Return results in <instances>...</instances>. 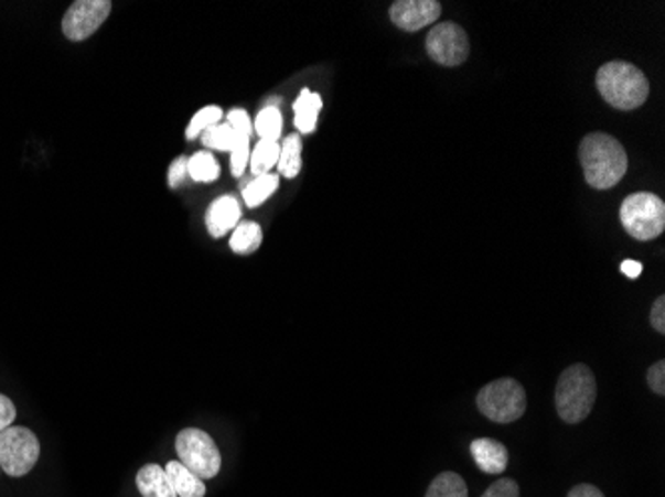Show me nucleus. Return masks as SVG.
I'll return each mask as SVG.
<instances>
[{
  "instance_id": "nucleus-1",
  "label": "nucleus",
  "mask_w": 665,
  "mask_h": 497,
  "mask_svg": "<svg viewBox=\"0 0 665 497\" xmlns=\"http://www.w3.org/2000/svg\"><path fill=\"white\" fill-rule=\"evenodd\" d=\"M583 177L594 190H610L622 182L628 172L624 145L608 133H588L580 143Z\"/></svg>"
},
{
  "instance_id": "nucleus-2",
  "label": "nucleus",
  "mask_w": 665,
  "mask_h": 497,
  "mask_svg": "<svg viewBox=\"0 0 665 497\" xmlns=\"http://www.w3.org/2000/svg\"><path fill=\"white\" fill-rule=\"evenodd\" d=\"M596 86L605 102L618 110H635L650 96V82L644 72L630 62H608L596 74Z\"/></svg>"
},
{
  "instance_id": "nucleus-3",
  "label": "nucleus",
  "mask_w": 665,
  "mask_h": 497,
  "mask_svg": "<svg viewBox=\"0 0 665 497\" xmlns=\"http://www.w3.org/2000/svg\"><path fill=\"white\" fill-rule=\"evenodd\" d=\"M596 376L586 365L568 366L556 385V410L566 424H580L594 410Z\"/></svg>"
},
{
  "instance_id": "nucleus-4",
  "label": "nucleus",
  "mask_w": 665,
  "mask_h": 497,
  "mask_svg": "<svg viewBox=\"0 0 665 497\" xmlns=\"http://www.w3.org/2000/svg\"><path fill=\"white\" fill-rule=\"evenodd\" d=\"M620 222L637 241H652L664 234L665 204L654 193H632L620 207Z\"/></svg>"
},
{
  "instance_id": "nucleus-5",
  "label": "nucleus",
  "mask_w": 665,
  "mask_h": 497,
  "mask_svg": "<svg viewBox=\"0 0 665 497\" xmlns=\"http://www.w3.org/2000/svg\"><path fill=\"white\" fill-rule=\"evenodd\" d=\"M476 404L484 417L498 424H511L521 420L528 407L526 390L514 378H501L484 386L476 396Z\"/></svg>"
},
{
  "instance_id": "nucleus-6",
  "label": "nucleus",
  "mask_w": 665,
  "mask_h": 497,
  "mask_svg": "<svg viewBox=\"0 0 665 497\" xmlns=\"http://www.w3.org/2000/svg\"><path fill=\"white\" fill-rule=\"evenodd\" d=\"M175 452L180 462L195 476L212 479L222 469V454L215 446L214 437L197 428H185L175 437Z\"/></svg>"
},
{
  "instance_id": "nucleus-7",
  "label": "nucleus",
  "mask_w": 665,
  "mask_h": 497,
  "mask_svg": "<svg viewBox=\"0 0 665 497\" xmlns=\"http://www.w3.org/2000/svg\"><path fill=\"white\" fill-rule=\"evenodd\" d=\"M41 456V442L29 428L11 426L0 432V469L11 477L26 476Z\"/></svg>"
},
{
  "instance_id": "nucleus-8",
  "label": "nucleus",
  "mask_w": 665,
  "mask_h": 497,
  "mask_svg": "<svg viewBox=\"0 0 665 497\" xmlns=\"http://www.w3.org/2000/svg\"><path fill=\"white\" fill-rule=\"evenodd\" d=\"M427 51L437 64L452 68L466 62L471 54V42L464 29L457 22H440L430 29Z\"/></svg>"
},
{
  "instance_id": "nucleus-9",
  "label": "nucleus",
  "mask_w": 665,
  "mask_h": 497,
  "mask_svg": "<svg viewBox=\"0 0 665 497\" xmlns=\"http://www.w3.org/2000/svg\"><path fill=\"white\" fill-rule=\"evenodd\" d=\"M112 12L110 0H78L62 19V32L72 42L90 39Z\"/></svg>"
},
{
  "instance_id": "nucleus-10",
  "label": "nucleus",
  "mask_w": 665,
  "mask_h": 497,
  "mask_svg": "<svg viewBox=\"0 0 665 497\" xmlns=\"http://www.w3.org/2000/svg\"><path fill=\"white\" fill-rule=\"evenodd\" d=\"M440 2L437 0H399L390 7V21L400 31L417 32L439 21Z\"/></svg>"
},
{
  "instance_id": "nucleus-11",
  "label": "nucleus",
  "mask_w": 665,
  "mask_h": 497,
  "mask_svg": "<svg viewBox=\"0 0 665 497\" xmlns=\"http://www.w3.org/2000/svg\"><path fill=\"white\" fill-rule=\"evenodd\" d=\"M239 217H242V207L236 197L232 195H224V197H217L214 204L210 205L207 214H205V224H207V231L212 237H224L227 231L236 229L239 225Z\"/></svg>"
},
{
  "instance_id": "nucleus-12",
  "label": "nucleus",
  "mask_w": 665,
  "mask_h": 497,
  "mask_svg": "<svg viewBox=\"0 0 665 497\" xmlns=\"http://www.w3.org/2000/svg\"><path fill=\"white\" fill-rule=\"evenodd\" d=\"M471 454L484 474H502L508 466V450L492 437H479L471 444Z\"/></svg>"
},
{
  "instance_id": "nucleus-13",
  "label": "nucleus",
  "mask_w": 665,
  "mask_h": 497,
  "mask_svg": "<svg viewBox=\"0 0 665 497\" xmlns=\"http://www.w3.org/2000/svg\"><path fill=\"white\" fill-rule=\"evenodd\" d=\"M136 486L142 497H178L164 467L158 464L143 466L136 476Z\"/></svg>"
},
{
  "instance_id": "nucleus-14",
  "label": "nucleus",
  "mask_w": 665,
  "mask_h": 497,
  "mask_svg": "<svg viewBox=\"0 0 665 497\" xmlns=\"http://www.w3.org/2000/svg\"><path fill=\"white\" fill-rule=\"evenodd\" d=\"M165 474L170 477V482H172V486L175 489V496L178 497H204L205 484L202 477L195 476L192 469H187V467L182 464V462H170L168 466L164 467Z\"/></svg>"
},
{
  "instance_id": "nucleus-15",
  "label": "nucleus",
  "mask_w": 665,
  "mask_h": 497,
  "mask_svg": "<svg viewBox=\"0 0 665 497\" xmlns=\"http://www.w3.org/2000/svg\"><path fill=\"white\" fill-rule=\"evenodd\" d=\"M323 108V100L315 91L301 90L298 100L293 104V112H296V128L301 133H311L318 126V116Z\"/></svg>"
},
{
  "instance_id": "nucleus-16",
  "label": "nucleus",
  "mask_w": 665,
  "mask_h": 497,
  "mask_svg": "<svg viewBox=\"0 0 665 497\" xmlns=\"http://www.w3.org/2000/svg\"><path fill=\"white\" fill-rule=\"evenodd\" d=\"M277 170L287 180L296 177L301 172V138H299V133L287 136L283 143H281Z\"/></svg>"
},
{
  "instance_id": "nucleus-17",
  "label": "nucleus",
  "mask_w": 665,
  "mask_h": 497,
  "mask_svg": "<svg viewBox=\"0 0 665 497\" xmlns=\"http://www.w3.org/2000/svg\"><path fill=\"white\" fill-rule=\"evenodd\" d=\"M279 150H281V145L277 142H267V140L257 142L256 150H251V155H249V168L256 177L267 175L273 168H277Z\"/></svg>"
},
{
  "instance_id": "nucleus-18",
  "label": "nucleus",
  "mask_w": 665,
  "mask_h": 497,
  "mask_svg": "<svg viewBox=\"0 0 665 497\" xmlns=\"http://www.w3.org/2000/svg\"><path fill=\"white\" fill-rule=\"evenodd\" d=\"M261 239H264L261 227L254 224V222H244V224L237 225L236 229H234L229 247H232L236 253L249 255L259 249Z\"/></svg>"
},
{
  "instance_id": "nucleus-19",
  "label": "nucleus",
  "mask_w": 665,
  "mask_h": 497,
  "mask_svg": "<svg viewBox=\"0 0 665 497\" xmlns=\"http://www.w3.org/2000/svg\"><path fill=\"white\" fill-rule=\"evenodd\" d=\"M237 138H239V133L229 126L227 122H219L212 126V128H207L204 133H202V143H204L207 150H219V152H234V148H236Z\"/></svg>"
},
{
  "instance_id": "nucleus-20",
  "label": "nucleus",
  "mask_w": 665,
  "mask_h": 497,
  "mask_svg": "<svg viewBox=\"0 0 665 497\" xmlns=\"http://www.w3.org/2000/svg\"><path fill=\"white\" fill-rule=\"evenodd\" d=\"M254 130L261 140H267V142H277L281 138L283 118H281L277 104H269L261 112L257 114Z\"/></svg>"
},
{
  "instance_id": "nucleus-21",
  "label": "nucleus",
  "mask_w": 665,
  "mask_h": 497,
  "mask_svg": "<svg viewBox=\"0 0 665 497\" xmlns=\"http://www.w3.org/2000/svg\"><path fill=\"white\" fill-rule=\"evenodd\" d=\"M427 497H469V487L459 474L442 472L432 479Z\"/></svg>"
},
{
  "instance_id": "nucleus-22",
  "label": "nucleus",
  "mask_w": 665,
  "mask_h": 497,
  "mask_svg": "<svg viewBox=\"0 0 665 497\" xmlns=\"http://www.w3.org/2000/svg\"><path fill=\"white\" fill-rule=\"evenodd\" d=\"M277 187H279V175L267 173L254 177V182L247 183L244 187V202L247 207H257L264 204L267 197H271V193L276 192Z\"/></svg>"
},
{
  "instance_id": "nucleus-23",
  "label": "nucleus",
  "mask_w": 665,
  "mask_h": 497,
  "mask_svg": "<svg viewBox=\"0 0 665 497\" xmlns=\"http://www.w3.org/2000/svg\"><path fill=\"white\" fill-rule=\"evenodd\" d=\"M187 175L194 182L210 183L219 177V163L210 152H197L187 160Z\"/></svg>"
},
{
  "instance_id": "nucleus-24",
  "label": "nucleus",
  "mask_w": 665,
  "mask_h": 497,
  "mask_svg": "<svg viewBox=\"0 0 665 497\" xmlns=\"http://www.w3.org/2000/svg\"><path fill=\"white\" fill-rule=\"evenodd\" d=\"M222 118H224V112H222L219 106H205V108H202V110L192 118V122H190L187 130H185V138H187V140H195V138H197L200 133H204L207 128H212L215 123L222 122Z\"/></svg>"
},
{
  "instance_id": "nucleus-25",
  "label": "nucleus",
  "mask_w": 665,
  "mask_h": 497,
  "mask_svg": "<svg viewBox=\"0 0 665 497\" xmlns=\"http://www.w3.org/2000/svg\"><path fill=\"white\" fill-rule=\"evenodd\" d=\"M482 497H521V487L514 479H498L496 484H492Z\"/></svg>"
},
{
  "instance_id": "nucleus-26",
  "label": "nucleus",
  "mask_w": 665,
  "mask_h": 497,
  "mask_svg": "<svg viewBox=\"0 0 665 497\" xmlns=\"http://www.w3.org/2000/svg\"><path fill=\"white\" fill-rule=\"evenodd\" d=\"M647 385L654 390L655 395H665V363L657 360L650 370H647Z\"/></svg>"
},
{
  "instance_id": "nucleus-27",
  "label": "nucleus",
  "mask_w": 665,
  "mask_h": 497,
  "mask_svg": "<svg viewBox=\"0 0 665 497\" xmlns=\"http://www.w3.org/2000/svg\"><path fill=\"white\" fill-rule=\"evenodd\" d=\"M14 420H17V408L12 404L11 398L0 395V432L11 428Z\"/></svg>"
},
{
  "instance_id": "nucleus-28",
  "label": "nucleus",
  "mask_w": 665,
  "mask_h": 497,
  "mask_svg": "<svg viewBox=\"0 0 665 497\" xmlns=\"http://www.w3.org/2000/svg\"><path fill=\"white\" fill-rule=\"evenodd\" d=\"M185 177H187V158H178V160L170 165V173H168L170 187L182 185Z\"/></svg>"
},
{
  "instance_id": "nucleus-29",
  "label": "nucleus",
  "mask_w": 665,
  "mask_h": 497,
  "mask_svg": "<svg viewBox=\"0 0 665 497\" xmlns=\"http://www.w3.org/2000/svg\"><path fill=\"white\" fill-rule=\"evenodd\" d=\"M650 321H652V326H654L655 331L659 333V335H664L665 333V296L664 294H659L657 299H655L654 306H652V315H650Z\"/></svg>"
},
{
  "instance_id": "nucleus-30",
  "label": "nucleus",
  "mask_w": 665,
  "mask_h": 497,
  "mask_svg": "<svg viewBox=\"0 0 665 497\" xmlns=\"http://www.w3.org/2000/svg\"><path fill=\"white\" fill-rule=\"evenodd\" d=\"M568 497H605L602 494V489L592 486V484H580V486L572 487Z\"/></svg>"
},
{
  "instance_id": "nucleus-31",
  "label": "nucleus",
  "mask_w": 665,
  "mask_h": 497,
  "mask_svg": "<svg viewBox=\"0 0 665 497\" xmlns=\"http://www.w3.org/2000/svg\"><path fill=\"white\" fill-rule=\"evenodd\" d=\"M620 269H622V273H624L628 279H637V277L642 274V264L634 261V259H625Z\"/></svg>"
}]
</instances>
